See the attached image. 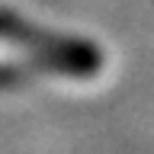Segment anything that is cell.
Segmentation results:
<instances>
[{
  "mask_svg": "<svg viewBox=\"0 0 154 154\" xmlns=\"http://www.w3.org/2000/svg\"><path fill=\"white\" fill-rule=\"evenodd\" d=\"M100 67L96 48L74 38L45 35L23 23H7L0 16V80L23 71H61V74H93Z\"/></svg>",
  "mask_w": 154,
  "mask_h": 154,
  "instance_id": "1",
  "label": "cell"
}]
</instances>
